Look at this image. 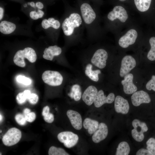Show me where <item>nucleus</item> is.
Returning <instances> with one entry per match:
<instances>
[{"instance_id": "27", "label": "nucleus", "mask_w": 155, "mask_h": 155, "mask_svg": "<svg viewBox=\"0 0 155 155\" xmlns=\"http://www.w3.org/2000/svg\"><path fill=\"white\" fill-rule=\"evenodd\" d=\"M151 49L148 52L147 57L151 61L155 60V37H152L149 40Z\"/></svg>"}, {"instance_id": "47", "label": "nucleus", "mask_w": 155, "mask_h": 155, "mask_svg": "<svg viewBox=\"0 0 155 155\" xmlns=\"http://www.w3.org/2000/svg\"><path fill=\"white\" fill-rule=\"evenodd\" d=\"M119 0V1H125L127 0Z\"/></svg>"}, {"instance_id": "8", "label": "nucleus", "mask_w": 155, "mask_h": 155, "mask_svg": "<svg viewBox=\"0 0 155 155\" xmlns=\"http://www.w3.org/2000/svg\"><path fill=\"white\" fill-rule=\"evenodd\" d=\"M108 19L111 21H113L117 19L122 22H125L128 18V15L126 10L121 6H116L112 10L108 13Z\"/></svg>"}, {"instance_id": "17", "label": "nucleus", "mask_w": 155, "mask_h": 155, "mask_svg": "<svg viewBox=\"0 0 155 155\" xmlns=\"http://www.w3.org/2000/svg\"><path fill=\"white\" fill-rule=\"evenodd\" d=\"M98 92L97 89L95 86H89L84 91L82 95L83 100L88 105H92L94 102Z\"/></svg>"}, {"instance_id": "44", "label": "nucleus", "mask_w": 155, "mask_h": 155, "mask_svg": "<svg viewBox=\"0 0 155 155\" xmlns=\"http://www.w3.org/2000/svg\"><path fill=\"white\" fill-rule=\"evenodd\" d=\"M3 9L1 7H0V20L3 18Z\"/></svg>"}, {"instance_id": "19", "label": "nucleus", "mask_w": 155, "mask_h": 155, "mask_svg": "<svg viewBox=\"0 0 155 155\" xmlns=\"http://www.w3.org/2000/svg\"><path fill=\"white\" fill-rule=\"evenodd\" d=\"M99 125L98 121L88 118H86L83 123L84 128L88 129V133L90 134H93L98 129Z\"/></svg>"}, {"instance_id": "37", "label": "nucleus", "mask_w": 155, "mask_h": 155, "mask_svg": "<svg viewBox=\"0 0 155 155\" xmlns=\"http://www.w3.org/2000/svg\"><path fill=\"white\" fill-rule=\"evenodd\" d=\"M136 155H153V154L148 149L141 148L136 152Z\"/></svg>"}, {"instance_id": "13", "label": "nucleus", "mask_w": 155, "mask_h": 155, "mask_svg": "<svg viewBox=\"0 0 155 155\" xmlns=\"http://www.w3.org/2000/svg\"><path fill=\"white\" fill-rule=\"evenodd\" d=\"M133 75L132 73H129L124 77V79L121 82L124 92L126 94H133L137 90V86L133 83Z\"/></svg>"}, {"instance_id": "28", "label": "nucleus", "mask_w": 155, "mask_h": 155, "mask_svg": "<svg viewBox=\"0 0 155 155\" xmlns=\"http://www.w3.org/2000/svg\"><path fill=\"white\" fill-rule=\"evenodd\" d=\"M31 94L30 91L28 90H26L23 92L19 93L16 98L17 102L21 104L24 103Z\"/></svg>"}, {"instance_id": "22", "label": "nucleus", "mask_w": 155, "mask_h": 155, "mask_svg": "<svg viewBox=\"0 0 155 155\" xmlns=\"http://www.w3.org/2000/svg\"><path fill=\"white\" fill-rule=\"evenodd\" d=\"M92 65L90 64H88L86 67L85 73L92 80L97 82L99 80L98 75L101 73V71L98 69L92 70Z\"/></svg>"}, {"instance_id": "23", "label": "nucleus", "mask_w": 155, "mask_h": 155, "mask_svg": "<svg viewBox=\"0 0 155 155\" xmlns=\"http://www.w3.org/2000/svg\"><path fill=\"white\" fill-rule=\"evenodd\" d=\"M137 9L141 12H145L150 8L152 0H134Z\"/></svg>"}, {"instance_id": "25", "label": "nucleus", "mask_w": 155, "mask_h": 155, "mask_svg": "<svg viewBox=\"0 0 155 155\" xmlns=\"http://www.w3.org/2000/svg\"><path fill=\"white\" fill-rule=\"evenodd\" d=\"M82 92L81 88L79 85L75 84L73 85L71 88L69 96L74 99L75 101L80 100L81 97Z\"/></svg>"}, {"instance_id": "18", "label": "nucleus", "mask_w": 155, "mask_h": 155, "mask_svg": "<svg viewBox=\"0 0 155 155\" xmlns=\"http://www.w3.org/2000/svg\"><path fill=\"white\" fill-rule=\"evenodd\" d=\"M62 49L60 47L56 45L50 46L45 49L43 57L45 59L52 61L55 56L60 55Z\"/></svg>"}, {"instance_id": "1", "label": "nucleus", "mask_w": 155, "mask_h": 155, "mask_svg": "<svg viewBox=\"0 0 155 155\" xmlns=\"http://www.w3.org/2000/svg\"><path fill=\"white\" fill-rule=\"evenodd\" d=\"M61 27L65 36L70 39L83 36L85 28L79 11L69 12L62 22Z\"/></svg>"}, {"instance_id": "45", "label": "nucleus", "mask_w": 155, "mask_h": 155, "mask_svg": "<svg viewBox=\"0 0 155 155\" xmlns=\"http://www.w3.org/2000/svg\"><path fill=\"white\" fill-rule=\"evenodd\" d=\"M30 6L33 7H35V4L33 2H32L30 3Z\"/></svg>"}, {"instance_id": "34", "label": "nucleus", "mask_w": 155, "mask_h": 155, "mask_svg": "<svg viewBox=\"0 0 155 155\" xmlns=\"http://www.w3.org/2000/svg\"><path fill=\"white\" fill-rule=\"evenodd\" d=\"M146 88L148 90H152L155 91V75L152 76L151 79L146 84Z\"/></svg>"}, {"instance_id": "10", "label": "nucleus", "mask_w": 155, "mask_h": 155, "mask_svg": "<svg viewBox=\"0 0 155 155\" xmlns=\"http://www.w3.org/2000/svg\"><path fill=\"white\" fill-rule=\"evenodd\" d=\"M137 36V33L136 31L131 29L121 37L119 41V45L122 48H127L135 42Z\"/></svg>"}, {"instance_id": "29", "label": "nucleus", "mask_w": 155, "mask_h": 155, "mask_svg": "<svg viewBox=\"0 0 155 155\" xmlns=\"http://www.w3.org/2000/svg\"><path fill=\"white\" fill-rule=\"evenodd\" d=\"M49 155H69L65 150L61 148H57L52 146L49 149L48 152Z\"/></svg>"}, {"instance_id": "6", "label": "nucleus", "mask_w": 155, "mask_h": 155, "mask_svg": "<svg viewBox=\"0 0 155 155\" xmlns=\"http://www.w3.org/2000/svg\"><path fill=\"white\" fill-rule=\"evenodd\" d=\"M59 140L63 143L66 148H70L74 146L78 143L79 137L78 135L69 131L62 132L57 135Z\"/></svg>"}, {"instance_id": "2", "label": "nucleus", "mask_w": 155, "mask_h": 155, "mask_svg": "<svg viewBox=\"0 0 155 155\" xmlns=\"http://www.w3.org/2000/svg\"><path fill=\"white\" fill-rule=\"evenodd\" d=\"M79 11L86 29L87 36L94 37L95 36L97 20L96 12L90 5L86 3L82 4Z\"/></svg>"}, {"instance_id": "9", "label": "nucleus", "mask_w": 155, "mask_h": 155, "mask_svg": "<svg viewBox=\"0 0 155 155\" xmlns=\"http://www.w3.org/2000/svg\"><path fill=\"white\" fill-rule=\"evenodd\" d=\"M136 65L135 59L131 56L127 55L124 56L121 61L120 71V75L124 77L133 69Z\"/></svg>"}, {"instance_id": "31", "label": "nucleus", "mask_w": 155, "mask_h": 155, "mask_svg": "<svg viewBox=\"0 0 155 155\" xmlns=\"http://www.w3.org/2000/svg\"><path fill=\"white\" fill-rule=\"evenodd\" d=\"M131 135L133 138L136 141L139 142L142 141L144 137L143 133L139 132L135 129L131 130Z\"/></svg>"}, {"instance_id": "15", "label": "nucleus", "mask_w": 155, "mask_h": 155, "mask_svg": "<svg viewBox=\"0 0 155 155\" xmlns=\"http://www.w3.org/2000/svg\"><path fill=\"white\" fill-rule=\"evenodd\" d=\"M67 115L73 128L77 130L81 129L82 124L80 114L74 110H69L67 111Z\"/></svg>"}, {"instance_id": "41", "label": "nucleus", "mask_w": 155, "mask_h": 155, "mask_svg": "<svg viewBox=\"0 0 155 155\" xmlns=\"http://www.w3.org/2000/svg\"><path fill=\"white\" fill-rule=\"evenodd\" d=\"M36 7L40 9H42L43 7V5L42 3L40 2H38L36 3Z\"/></svg>"}, {"instance_id": "5", "label": "nucleus", "mask_w": 155, "mask_h": 155, "mask_svg": "<svg viewBox=\"0 0 155 155\" xmlns=\"http://www.w3.org/2000/svg\"><path fill=\"white\" fill-rule=\"evenodd\" d=\"M22 137L20 131L16 128L9 129L3 137L2 140L5 145L10 146L17 143Z\"/></svg>"}, {"instance_id": "24", "label": "nucleus", "mask_w": 155, "mask_h": 155, "mask_svg": "<svg viewBox=\"0 0 155 155\" xmlns=\"http://www.w3.org/2000/svg\"><path fill=\"white\" fill-rule=\"evenodd\" d=\"M130 152V148L128 143L126 142H122L119 144L115 155H128Z\"/></svg>"}, {"instance_id": "4", "label": "nucleus", "mask_w": 155, "mask_h": 155, "mask_svg": "<svg viewBox=\"0 0 155 155\" xmlns=\"http://www.w3.org/2000/svg\"><path fill=\"white\" fill-rule=\"evenodd\" d=\"M42 79L47 84L52 86L61 85L63 81V78L58 72L51 70L44 71L42 75Z\"/></svg>"}, {"instance_id": "48", "label": "nucleus", "mask_w": 155, "mask_h": 155, "mask_svg": "<svg viewBox=\"0 0 155 155\" xmlns=\"http://www.w3.org/2000/svg\"><path fill=\"white\" fill-rule=\"evenodd\" d=\"M24 7H26L27 6V5L26 4H25V5H24Z\"/></svg>"}, {"instance_id": "33", "label": "nucleus", "mask_w": 155, "mask_h": 155, "mask_svg": "<svg viewBox=\"0 0 155 155\" xmlns=\"http://www.w3.org/2000/svg\"><path fill=\"white\" fill-rule=\"evenodd\" d=\"M15 119L17 123L21 125H24L26 123L27 121L23 114H17L16 115Z\"/></svg>"}, {"instance_id": "32", "label": "nucleus", "mask_w": 155, "mask_h": 155, "mask_svg": "<svg viewBox=\"0 0 155 155\" xmlns=\"http://www.w3.org/2000/svg\"><path fill=\"white\" fill-rule=\"evenodd\" d=\"M16 80L18 82L25 85H30L32 82L31 80L30 79L21 75L18 76L17 77Z\"/></svg>"}, {"instance_id": "11", "label": "nucleus", "mask_w": 155, "mask_h": 155, "mask_svg": "<svg viewBox=\"0 0 155 155\" xmlns=\"http://www.w3.org/2000/svg\"><path fill=\"white\" fill-rule=\"evenodd\" d=\"M115 95L111 93L107 96L104 95L102 90H99L94 100V103L96 107L99 108L105 103L111 104L114 100Z\"/></svg>"}, {"instance_id": "3", "label": "nucleus", "mask_w": 155, "mask_h": 155, "mask_svg": "<svg viewBox=\"0 0 155 155\" xmlns=\"http://www.w3.org/2000/svg\"><path fill=\"white\" fill-rule=\"evenodd\" d=\"M27 59L30 62L33 63L36 60L37 55L34 50L30 47H26L23 50L18 51L15 54L13 59L14 63L17 66L24 67L26 64L24 59Z\"/></svg>"}, {"instance_id": "14", "label": "nucleus", "mask_w": 155, "mask_h": 155, "mask_svg": "<svg viewBox=\"0 0 155 155\" xmlns=\"http://www.w3.org/2000/svg\"><path fill=\"white\" fill-rule=\"evenodd\" d=\"M114 107L117 113L126 114L129 112V106L127 100L120 96H117L115 99Z\"/></svg>"}, {"instance_id": "40", "label": "nucleus", "mask_w": 155, "mask_h": 155, "mask_svg": "<svg viewBox=\"0 0 155 155\" xmlns=\"http://www.w3.org/2000/svg\"><path fill=\"white\" fill-rule=\"evenodd\" d=\"M50 108L49 107L47 106H44L42 110V115L43 116H44L49 113Z\"/></svg>"}, {"instance_id": "12", "label": "nucleus", "mask_w": 155, "mask_h": 155, "mask_svg": "<svg viewBox=\"0 0 155 155\" xmlns=\"http://www.w3.org/2000/svg\"><path fill=\"white\" fill-rule=\"evenodd\" d=\"M131 98L132 104L135 106L142 103H149L151 100L148 94L143 90L135 92L133 94Z\"/></svg>"}, {"instance_id": "20", "label": "nucleus", "mask_w": 155, "mask_h": 155, "mask_svg": "<svg viewBox=\"0 0 155 155\" xmlns=\"http://www.w3.org/2000/svg\"><path fill=\"white\" fill-rule=\"evenodd\" d=\"M16 26L13 23L6 21L1 22L0 24V31L4 34H9L13 32Z\"/></svg>"}, {"instance_id": "42", "label": "nucleus", "mask_w": 155, "mask_h": 155, "mask_svg": "<svg viewBox=\"0 0 155 155\" xmlns=\"http://www.w3.org/2000/svg\"><path fill=\"white\" fill-rule=\"evenodd\" d=\"M37 12L39 18H42L44 13L43 11L40 10H38Z\"/></svg>"}, {"instance_id": "39", "label": "nucleus", "mask_w": 155, "mask_h": 155, "mask_svg": "<svg viewBox=\"0 0 155 155\" xmlns=\"http://www.w3.org/2000/svg\"><path fill=\"white\" fill-rule=\"evenodd\" d=\"M30 16L32 19L34 20H37L39 18L37 12L35 11H32L30 12Z\"/></svg>"}, {"instance_id": "30", "label": "nucleus", "mask_w": 155, "mask_h": 155, "mask_svg": "<svg viewBox=\"0 0 155 155\" xmlns=\"http://www.w3.org/2000/svg\"><path fill=\"white\" fill-rule=\"evenodd\" d=\"M146 148L152 154L155 155V139L150 138L147 141Z\"/></svg>"}, {"instance_id": "21", "label": "nucleus", "mask_w": 155, "mask_h": 155, "mask_svg": "<svg viewBox=\"0 0 155 155\" xmlns=\"http://www.w3.org/2000/svg\"><path fill=\"white\" fill-rule=\"evenodd\" d=\"M60 22L53 18H50L48 20H43L42 22V27L45 29L52 27L55 29H59L60 26Z\"/></svg>"}, {"instance_id": "16", "label": "nucleus", "mask_w": 155, "mask_h": 155, "mask_svg": "<svg viewBox=\"0 0 155 155\" xmlns=\"http://www.w3.org/2000/svg\"><path fill=\"white\" fill-rule=\"evenodd\" d=\"M108 130L107 125L103 123L99 124L98 129L93 133L92 137L93 141L96 143L103 140L107 136Z\"/></svg>"}, {"instance_id": "46", "label": "nucleus", "mask_w": 155, "mask_h": 155, "mask_svg": "<svg viewBox=\"0 0 155 155\" xmlns=\"http://www.w3.org/2000/svg\"><path fill=\"white\" fill-rule=\"evenodd\" d=\"M2 120V115L0 114V122H1Z\"/></svg>"}, {"instance_id": "38", "label": "nucleus", "mask_w": 155, "mask_h": 155, "mask_svg": "<svg viewBox=\"0 0 155 155\" xmlns=\"http://www.w3.org/2000/svg\"><path fill=\"white\" fill-rule=\"evenodd\" d=\"M44 119L46 122L51 123L54 120V115L53 114L49 113L46 115L44 116Z\"/></svg>"}, {"instance_id": "7", "label": "nucleus", "mask_w": 155, "mask_h": 155, "mask_svg": "<svg viewBox=\"0 0 155 155\" xmlns=\"http://www.w3.org/2000/svg\"><path fill=\"white\" fill-rule=\"evenodd\" d=\"M108 54L104 49H100L94 52L91 59V63L95 66L100 69H103L106 65Z\"/></svg>"}, {"instance_id": "36", "label": "nucleus", "mask_w": 155, "mask_h": 155, "mask_svg": "<svg viewBox=\"0 0 155 155\" xmlns=\"http://www.w3.org/2000/svg\"><path fill=\"white\" fill-rule=\"evenodd\" d=\"M27 121L29 122H33L35 119L36 115L35 113L33 112H30L28 114L24 116Z\"/></svg>"}, {"instance_id": "26", "label": "nucleus", "mask_w": 155, "mask_h": 155, "mask_svg": "<svg viewBox=\"0 0 155 155\" xmlns=\"http://www.w3.org/2000/svg\"><path fill=\"white\" fill-rule=\"evenodd\" d=\"M132 125L134 129L139 132L144 133L148 130V128L146 124L138 119H134L132 122Z\"/></svg>"}, {"instance_id": "35", "label": "nucleus", "mask_w": 155, "mask_h": 155, "mask_svg": "<svg viewBox=\"0 0 155 155\" xmlns=\"http://www.w3.org/2000/svg\"><path fill=\"white\" fill-rule=\"evenodd\" d=\"M27 100L31 104H35L38 101V97L36 94L34 93H32L29 96Z\"/></svg>"}, {"instance_id": "43", "label": "nucleus", "mask_w": 155, "mask_h": 155, "mask_svg": "<svg viewBox=\"0 0 155 155\" xmlns=\"http://www.w3.org/2000/svg\"><path fill=\"white\" fill-rule=\"evenodd\" d=\"M30 112V109L28 108H25L24 110L23 114L24 116H26Z\"/></svg>"}]
</instances>
